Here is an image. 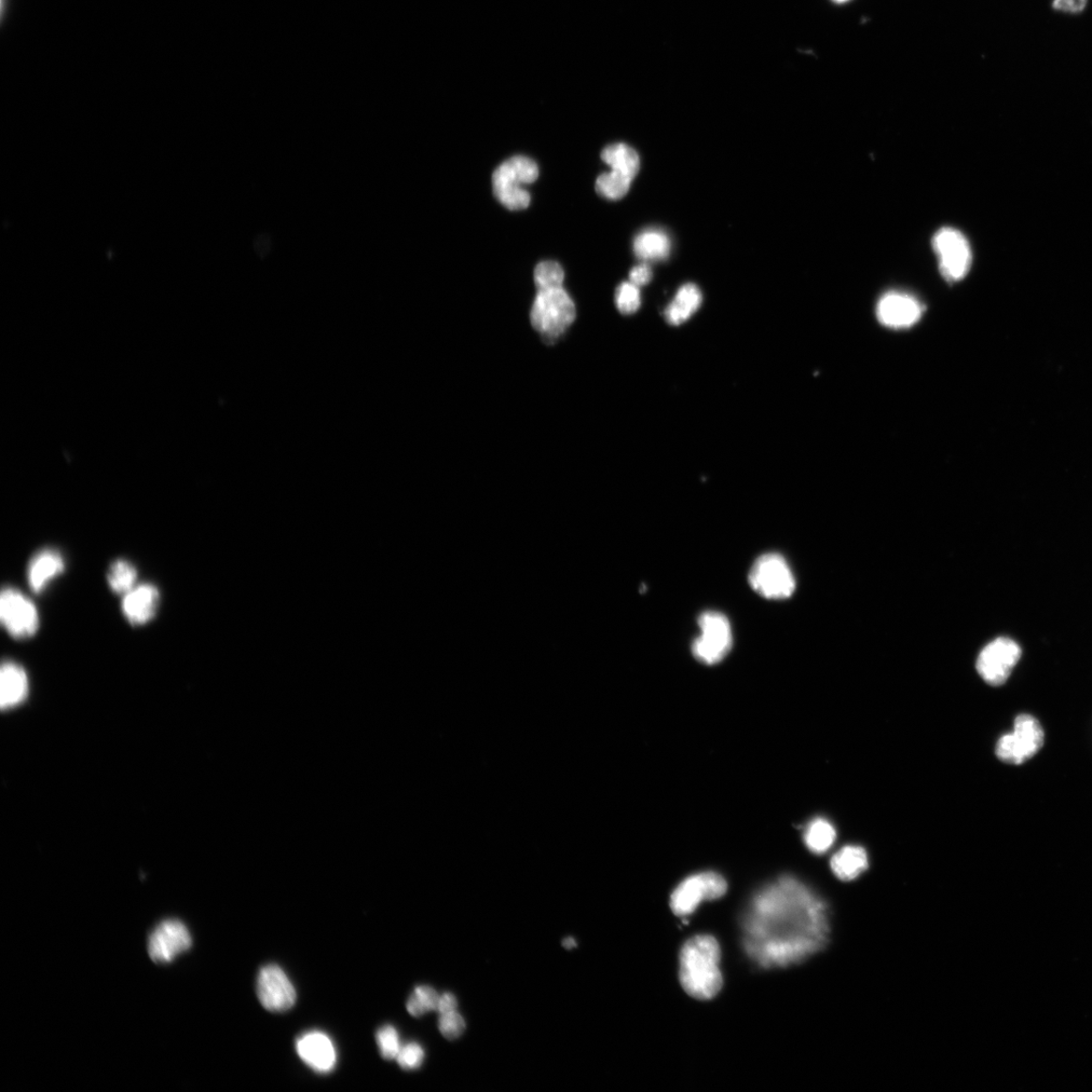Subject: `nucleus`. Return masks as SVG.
Returning <instances> with one entry per match:
<instances>
[{
  "label": "nucleus",
  "mask_w": 1092,
  "mask_h": 1092,
  "mask_svg": "<svg viewBox=\"0 0 1092 1092\" xmlns=\"http://www.w3.org/2000/svg\"><path fill=\"white\" fill-rule=\"evenodd\" d=\"M745 933L746 950L760 965L800 963L827 946L828 908L809 887L783 877L756 896L745 920Z\"/></svg>",
  "instance_id": "1"
},
{
  "label": "nucleus",
  "mask_w": 1092,
  "mask_h": 1092,
  "mask_svg": "<svg viewBox=\"0 0 1092 1092\" xmlns=\"http://www.w3.org/2000/svg\"><path fill=\"white\" fill-rule=\"evenodd\" d=\"M720 947L707 935L686 941L680 954V981L693 998L708 1001L715 998L722 988Z\"/></svg>",
  "instance_id": "2"
},
{
  "label": "nucleus",
  "mask_w": 1092,
  "mask_h": 1092,
  "mask_svg": "<svg viewBox=\"0 0 1092 1092\" xmlns=\"http://www.w3.org/2000/svg\"><path fill=\"white\" fill-rule=\"evenodd\" d=\"M576 319V307L563 288L538 291L530 322L545 343L554 344Z\"/></svg>",
  "instance_id": "3"
},
{
  "label": "nucleus",
  "mask_w": 1092,
  "mask_h": 1092,
  "mask_svg": "<svg viewBox=\"0 0 1092 1092\" xmlns=\"http://www.w3.org/2000/svg\"><path fill=\"white\" fill-rule=\"evenodd\" d=\"M754 591L766 599H786L795 591L796 582L786 559L779 554H764L748 572Z\"/></svg>",
  "instance_id": "4"
},
{
  "label": "nucleus",
  "mask_w": 1092,
  "mask_h": 1092,
  "mask_svg": "<svg viewBox=\"0 0 1092 1092\" xmlns=\"http://www.w3.org/2000/svg\"><path fill=\"white\" fill-rule=\"evenodd\" d=\"M700 635L694 639L692 653L705 665H715L727 657L732 648L730 620L722 613L706 611L699 618Z\"/></svg>",
  "instance_id": "5"
},
{
  "label": "nucleus",
  "mask_w": 1092,
  "mask_h": 1092,
  "mask_svg": "<svg viewBox=\"0 0 1092 1092\" xmlns=\"http://www.w3.org/2000/svg\"><path fill=\"white\" fill-rule=\"evenodd\" d=\"M1044 745V731L1035 717L1016 718L1014 732L1005 734L996 746V755L1004 763L1020 764L1033 758Z\"/></svg>",
  "instance_id": "6"
},
{
  "label": "nucleus",
  "mask_w": 1092,
  "mask_h": 1092,
  "mask_svg": "<svg viewBox=\"0 0 1092 1092\" xmlns=\"http://www.w3.org/2000/svg\"><path fill=\"white\" fill-rule=\"evenodd\" d=\"M933 248L939 258V266L946 281H962L972 263L971 245L960 231L943 228L933 238Z\"/></svg>",
  "instance_id": "7"
},
{
  "label": "nucleus",
  "mask_w": 1092,
  "mask_h": 1092,
  "mask_svg": "<svg viewBox=\"0 0 1092 1092\" xmlns=\"http://www.w3.org/2000/svg\"><path fill=\"white\" fill-rule=\"evenodd\" d=\"M727 891V881L719 874H696L677 887L671 897V907L676 916L688 917L702 901L718 899Z\"/></svg>",
  "instance_id": "8"
},
{
  "label": "nucleus",
  "mask_w": 1092,
  "mask_h": 1092,
  "mask_svg": "<svg viewBox=\"0 0 1092 1092\" xmlns=\"http://www.w3.org/2000/svg\"><path fill=\"white\" fill-rule=\"evenodd\" d=\"M0 620L8 634L16 639L33 637L40 627L39 612L32 601L11 586L0 596Z\"/></svg>",
  "instance_id": "9"
},
{
  "label": "nucleus",
  "mask_w": 1092,
  "mask_h": 1092,
  "mask_svg": "<svg viewBox=\"0 0 1092 1092\" xmlns=\"http://www.w3.org/2000/svg\"><path fill=\"white\" fill-rule=\"evenodd\" d=\"M1020 648L1013 639L1001 637L988 645L979 654L977 670L991 686H1001L1012 673L1020 658Z\"/></svg>",
  "instance_id": "10"
},
{
  "label": "nucleus",
  "mask_w": 1092,
  "mask_h": 1092,
  "mask_svg": "<svg viewBox=\"0 0 1092 1092\" xmlns=\"http://www.w3.org/2000/svg\"><path fill=\"white\" fill-rule=\"evenodd\" d=\"M193 946L187 926L179 920L161 922L150 935L148 953L153 962L168 964Z\"/></svg>",
  "instance_id": "11"
},
{
  "label": "nucleus",
  "mask_w": 1092,
  "mask_h": 1092,
  "mask_svg": "<svg viewBox=\"0 0 1092 1092\" xmlns=\"http://www.w3.org/2000/svg\"><path fill=\"white\" fill-rule=\"evenodd\" d=\"M539 171L537 163L524 156L505 161L493 174L494 195L499 201H513L521 198L523 185L535 183Z\"/></svg>",
  "instance_id": "12"
},
{
  "label": "nucleus",
  "mask_w": 1092,
  "mask_h": 1092,
  "mask_svg": "<svg viewBox=\"0 0 1092 1092\" xmlns=\"http://www.w3.org/2000/svg\"><path fill=\"white\" fill-rule=\"evenodd\" d=\"M259 1002L269 1012L283 1013L297 1002V992L288 975L275 964L259 972L256 983Z\"/></svg>",
  "instance_id": "13"
},
{
  "label": "nucleus",
  "mask_w": 1092,
  "mask_h": 1092,
  "mask_svg": "<svg viewBox=\"0 0 1092 1092\" xmlns=\"http://www.w3.org/2000/svg\"><path fill=\"white\" fill-rule=\"evenodd\" d=\"M923 311L924 307L918 298L906 293L891 292L880 298L876 315L887 328L907 329L922 319Z\"/></svg>",
  "instance_id": "14"
},
{
  "label": "nucleus",
  "mask_w": 1092,
  "mask_h": 1092,
  "mask_svg": "<svg viewBox=\"0 0 1092 1092\" xmlns=\"http://www.w3.org/2000/svg\"><path fill=\"white\" fill-rule=\"evenodd\" d=\"M296 1050L300 1060L317 1073H330L336 1067L335 1045L331 1037L321 1031H310L300 1036Z\"/></svg>",
  "instance_id": "15"
},
{
  "label": "nucleus",
  "mask_w": 1092,
  "mask_h": 1092,
  "mask_svg": "<svg viewBox=\"0 0 1092 1092\" xmlns=\"http://www.w3.org/2000/svg\"><path fill=\"white\" fill-rule=\"evenodd\" d=\"M160 592L153 584L136 586L122 599L121 611L128 622L141 626L153 621L160 606Z\"/></svg>",
  "instance_id": "16"
},
{
  "label": "nucleus",
  "mask_w": 1092,
  "mask_h": 1092,
  "mask_svg": "<svg viewBox=\"0 0 1092 1092\" xmlns=\"http://www.w3.org/2000/svg\"><path fill=\"white\" fill-rule=\"evenodd\" d=\"M65 568L64 557L59 551L51 548L40 550L27 566V584L34 593H42L52 581L62 575Z\"/></svg>",
  "instance_id": "17"
},
{
  "label": "nucleus",
  "mask_w": 1092,
  "mask_h": 1092,
  "mask_svg": "<svg viewBox=\"0 0 1092 1092\" xmlns=\"http://www.w3.org/2000/svg\"><path fill=\"white\" fill-rule=\"evenodd\" d=\"M0 704L3 709L22 703L29 692V679L24 668L11 661L4 662L0 671Z\"/></svg>",
  "instance_id": "18"
},
{
  "label": "nucleus",
  "mask_w": 1092,
  "mask_h": 1092,
  "mask_svg": "<svg viewBox=\"0 0 1092 1092\" xmlns=\"http://www.w3.org/2000/svg\"><path fill=\"white\" fill-rule=\"evenodd\" d=\"M869 866L868 856L861 846L848 845L840 850L830 861L835 875L842 881L857 879Z\"/></svg>",
  "instance_id": "19"
},
{
  "label": "nucleus",
  "mask_w": 1092,
  "mask_h": 1092,
  "mask_svg": "<svg viewBox=\"0 0 1092 1092\" xmlns=\"http://www.w3.org/2000/svg\"><path fill=\"white\" fill-rule=\"evenodd\" d=\"M702 304V294L692 283L682 285L678 291L673 302L665 311V318L668 324L681 325L691 318Z\"/></svg>",
  "instance_id": "20"
},
{
  "label": "nucleus",
  "mask_w": 1092,
  "mask_h": 1092,
  "mask_svg": "<svg viewBox=\"0 0 1092 1092\" xmlns=\"http://www.w3.org/2000/svg\"><path fill=\"white\" fill-rule=\"evenodd\" d=\"M634 250L635 255L643 261H662L670 254L671 240L663 231L649 229L636 236L634 242Z\"/></svg>",
  "instance_id": "21"
},
{
  "label": "nucleus",
  "mask_w": 1092,
  "mask_h": 1092,
  "mask_svg": "<svg viewBox=\"0 0 1092 1092\" xmlns=\"http://www.w3.org/2000/svg\"><path fill=\"white\" fill-rule=\"evenodd\" d=\"M601 158L608 164L612 170L619 172L634 180L639 170V157L634 150L625 144H613L606 147Z\"/></svg>",
  "instance_id": "22"
},
{
  "label": "nucleus",
  "mask_w": 1092,
  "mask_h": 1092,
  "mask_svg": "<svg viewBox=\"0 0 1092 1092\" xmlns=\"http://www.w3.org/2000/svg\"><path fill=\"white\" fill-rule=\"evenodd\" d=\"M138 570L126 559H117L108 568L106 580L111 590L119 595H126L136 586Z\"/></svg>",
  "instance_id": "23"
},
{
  "label": "nucleus",
  "mask_w": 1092,
  "mask_h": 1092,
  "mask_svg": "<svg viewBox=\"0 0 1092 1092\" xmlns=\"http://www.w3.org/2000/svg\"><path fill=\"white\" fill-rule=\"evenodd\" d=\"M804 840L811 852L819 855L824 854L835 843V827L826 819L816 818L805 831Z\"/></svg>",
  "instance_id": "24"
},
{
  "label": "nucleus",
  "mask_w": 1092,
  "mask_h": 1092,
  "mask_svg": "<svg viewBox=\"0 0 1092 1092\" xmlns=\"http://www.w3.org/2000/svg\"><path fill=\"white\" fill-rule=\"evenodd\" d=\"M633 180L619 172L611 170L600 175L596 182V190L600 196L608 200L622 199L631 188Z\"/></svg>",
  "instance_id": "25"
},
{
  "label": "nucleus",
  "mask_w": 1092,
  "mask_h": 1092,
  "mask_svg": "<svg viewBox=\"0 0 1092 1092\" xmlns=\"http://www.w3.org/2000/svg\"><path fill=\"white\" fill-rule=\"evenodd\" d=\"M441 996L430 987H418L407 1002L410 1015L419 1018L437 1010Z\"/></svg>",
  "instance_id": "26"
},
{
  "label": "nucleus",
  "mask_w": 1092,
  "mask_h": 1092,
  "mask_svg": "<svg viewBox=\"0 0 1092 1092\" xmlns=\"http://www.w3.org/2000/svg\"><path fill=\"white\" fill-rule=\"evenodd\" d=\"M565 272L554 262H543L535 270V281L538 291L563 288Z\"/></svg>",
  "instance_id": "27"
},
{
  "label": "nucleus",
  "mask_w": 1092,
  "mask_h": 1092,
  "mask_svg": "<svg viewBox=\"0 0 1092 1092\" xmlns=\"http://www.w3.org/2000/svg\"><path fill=\"white\" fill-rule=\"evenodd\" d=\"M377 1043L382 1058L386 1060L397 1059L402 1045L398 1031L393 1026L388 1025L377 1031Z\"/></svg>",
  "instance_id": "28"
},
{
  "label": "nucleus",
  "mask_w": 1092,
  "mask_h": 1092,
  "mask_svg": "<svg viewBox=\"0 0 1092 1092\" xmlns=\"http://www.w3.org/2000/svg\"><path fill=\"white\" fill-rule=\"evenodd\" d=\"M618 309L624 315H631L640 307V293L638 286L632 281L621 283L616 293Z\"/></svg>",
  "instance_id": "29"
},
{
  "label": "nucleus",
  "mask_w": 1092,
  "mask_h": 1092,
  "mask_svg": "<svg viewBox=\"0 0 1092 1092\" xmlns=\"http://www.w3.org/2000/svg\"><path fill=\"white\" fill-rule=\"evenodd\" d=\"M466 1021L458 1012L441 1015L439 1028L447 1040L458 1039L466 1030Z\"/></svg>",
  "instance_id": "30"
},
{
  "label": "nucleus",
  "mask_w": 1092,
  "mask_h": 1092,
  "mask_svg": "<svg viewBox=\"0 0 1092 1092\" xmlns=\"http://www.w3.org/2000/svg\"><path fill=\"white\" fill-rule=\"evenodd\" d=\"M425 1050L417 1043H409L402 1046L397 1060L405 1070H414L421 1067L425 1060Z\"/></svg>",
  "instance_id": "31"
},
{
  "label": "nucleus",
  "mask_w": 1092,
  "mask_h": 1092,
  "mask_svg": "<svg viewBox=\"0 0 1092 1092\" xmlns=\"http://www.w3.org/2000/svg\"><path fill=\"white\" fill-rule=\"evenodd\" d=\"M651 278H652L651 269L647 265H641L635 266L631 271V275H630L631 281L634 284L637 285L638 288L641 285H645V284L649 283L650 281Z\"/></svg>",
  "instance_id": "32"
},
{
  "label": "nucleus",
  "mask_w": 1092,
  "mask_h": 1092,
  "mask_svg": "<svg viewBox=\"0 0 1092 1092\" xmlns=\"http://www.w3.org/2000/svg\"><path fill=\"white\" fill-rule=\"evenodd\" d=\"M458 1001L456 996L452 993H444L441 996L439 1005H437V1012L441 1015L457 1012Z\"/></svg>",
  "instance_id": "33"
},
{
  "label": "nucleus",
  "mask_w": 1092,
  "mask_h": 1092,
  "mask_svg": "<svg viewBox=\"0 0 1092 1092\" xmlns=\"http://www.w3.org/2000/svg\"><path fill=\"white\" fill-rule=\"evenodd\" d=\"M1086 0H1055L1054 7L1068 11H1078L1084 8Z\"/></svg>",
  "instance_id": "34"
},
{
  "label": "nucleus",
  "mask_w": 1092,
  "mask_h": 1092,
  "mask_svg": "<svg viewBox=\"0 0 1092 1092\" xmlns=\"http://www.w3.org/2000/svg\"><path fill=\"white\" fill-rule=\"evenodd\" d=\"M563 946L566 949H572V948H576L577 943H576V940L573 939L572 938H568L564 940Z\"/></svg>",
  "instance_id": "35"
},
{
  "label": "nucleus",
  "mask_w": 1092,
  "mask_h": 1092,
  "mask_svg": "<svg viewBox=\"0 0 1092 1092\" xmlns=\"http://www.w3.org/2000/svg\"><path fill=\"white\" fill-rule=\"evenodd\" d=\"M832 2L837 3V4H844L846 2H849V0H832Z\"/></svg>",
  "instance_id": "36"
}]
</instances>
